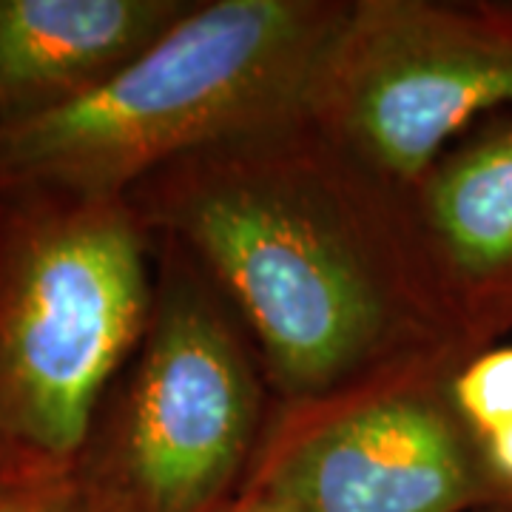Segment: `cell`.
<instances>
[{
    "label": "cell",
    "mask_w": 512,
    "mask_h": 512,
    "mask_svg": "<svg viewBox=\"0 0 512 512\" xmlns=\"http://www.w3.org/2000/svg\"><path fill=\"white\" fill-rule=\"evenodd\" d=\"M481 453L493 478L495 490L504 501L512 498V424L501 427L498 433L481 439Z\"/></svg>",
    "instance_id": "obj_11"
},
{
    "label": "cell",
    "mask_w": 512,
    "mask_h": 512,
    "mask_svg": "<svg viewBox=\"0 0 512 512\" xmlns=\"http://www.w3.org/2000/svg\"><path fill=\"white\" fill-rule=\"evenodd\" d=\"M407 191L456 345L493 348L512 333V109L461 134Z\"/></svg>",
    "instance_id": "obj_7"
},
{
    "label": "cell",
    "mask_w": 512,
    "mask_h": 512,
    "mask_svg": "<svg viewBox=\"0 0 512 512\" xmlns=\"http://www.w3.org/2000/svg\"><path fill=\"white\" fill-rule=\"evenodd\" d=\"M464 350L427 348L276 402L245 487L302 512H476L504 501L453 396Z\"/></svg>",
    "instance_id": "obj_5"
},
{
    "label": "cell",
    "mask_w": 512,
    "mask_h": 512,
    "mask_svg": "<svg viewBox=\"0 0 512 512\" xmlns=\"http://www.w3.org/2000/svg\"><path fill=\"white\" fill-rule=\"evenodd\" d=\"M197 0H0V128L92 97Z\"/></svg>",
    "instance_id": "obj_8"
},
{
    "label": "cell",
    "mask_w": 512,
    "mask_h": 512,
    "mask_svg": "<svg viewBox=\"0 0 512 512\" xmlns=\"http://www.w3.org/2000/svg\"><path fill=\"white\" fill-rule=\"evenodd\" d=\"M458 410L478 441L512 424V345L470 356L453 379Z\"/></svg>",
    "instance_id": "obj_9"
},
{
    "label": "cell",
    "mask_w": 512,
    "mask_h": 512,
    "mask_svg": "<svg viewBox=\"0 0 512 512\" xmlns=\"http://www.w3.org/2000/svg\"><path fill=\"white\" fill-rule=\"evenodd\" d=\"M151 242L146 333L66 473L89 512H220L248 481L276 393L211 276L177 242Z\"/></svg>",
    "instance_id": "obj_4"
},
{
    "label": "cell",
    "mask_w": 512,
    "mask_h": 512,
    "mask_svg": "<svg viewBox=\"0 0 512 512\" xmlns=\"http://www.w3.org/2000/svg\"><path fill=\"white\" fill-rule=\"evenodd\" d=\"M350 0H197L92 97L0 128V191L126 197L217 140L296 114Z\"/></svg>",
    "instance_id": "obj_2"
},
{
    "label": "cell",
    "mask_w": 512,
    "mask_h": 512,
    "mask_svg": "<svg viewBox=\"0 0 512 512\" xmlns=\"http://www.w3.org/2000/svg\"><path fill=\"white\" fill-rule=\"evenodd\" d=\"M476 512H512V498L510 501H495V504H487Z\"/></svg>",
    "instance_id": "obj_13"
},
{
    "label": "cell",
    "mask_w": 512,
    "mask_h": 512,
    "mask_svg": "<svg viewBox=\"0 0 512 512\" xmlns=\"http://www.w3.org/2000/svg\"><path fill=\"white\" fill-rule=\"evenodd\" d=\"M0 476H3V470H0Z\"/></svg>",
    "instance_id": "obj_14"
},
{
    "label": "cell",
    "mask_w": 512,
    "mask_h": 512,
    "mask_svg": "<svg viewBox=\"0 0 512 512\" xmlns=\"http://www.w3.org/2000/svg\"><path fill=\"white\" fill-rule=\"evenodd\" d=\"M512 109V3L350 0L302 111L410 185L461 134Z\"/></svg>",
    "instance_id": "obj_6"
},
{
    "label": "cell",
    "mask_w": 512,
    "mask_h": 512,
    "mask_svg": "<svg viewBox=\"0 0 512 512\" xmlns=\"http://www.w3.org/2000/svg\"><path fill=\"white\" fill-rule=\"evenodd\" d=\"M154 242L126 197L0 191V470L72 464L146 333Z\"/></svg>",
    "instance_id": "obj_3"
},
{
    "label": "cell",
    "mask_w": 512,
    "mask_h": 512,
    "mask_svg": "<svg viewBox=\"0 0 512 512\" xmlns=\"http://www.w3.org/2000/svg\"><path fill=\"white\" fill-rule=\"evenodd\" d=\"M0 512H89L66 470L57 473H3Z\"/></svg>",
    "instance_id": "obj_10"
},
{
    "label": "cell",
    "mask_w": 512,
    "mask_h": 512,
    "mask_svg": "<svg viewBox=\"0 0 512 512\" xmlns=\"http://www.w3.org/2000/svg\"><path fill=\"white\" fill-rule=\"evenodd\" d=\"M220 512H302L296 504H291L282 495L259 490V487H242L234 501Z\"/></svg>",
    "instance_id": "obj_12"
},
{
    "label": "cell",
    "mask_w": 512,
    "mask_h": 512,
    "mask_svg": "<svg viewBox=\"0 0 512 512\" xmlns=\"http://www.w3.org/2000/svg\"><path fill=\"white\" fill-rule=\"evenodd\" d=\"M126 202L231 302L276 402L328 393L419 350L458 348L407 185L305 111L171 160Z\"/></svg>",
    "instance_id": "obj_1"
}]
</instances>
